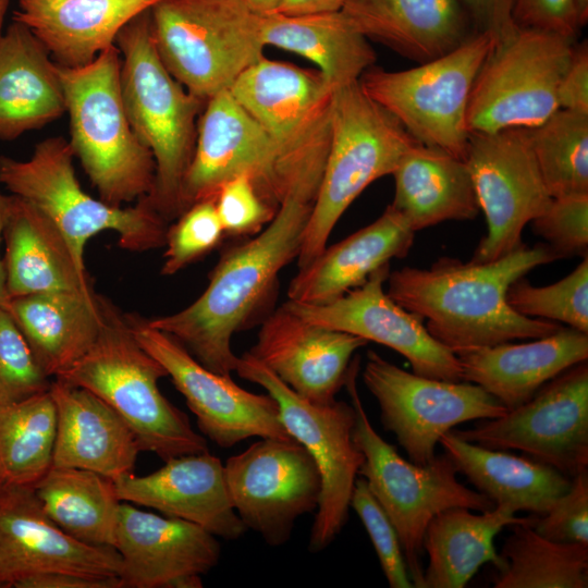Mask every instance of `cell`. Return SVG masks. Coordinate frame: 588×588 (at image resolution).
I'll return each mask as SVG.
<instances>
[{"mask_svg": "<svg viewBox=\"0 0 588 588\" xmlns=\"http://www.w3.org/2000/svg\"><path fill=\"white\" fill-rule=\"evenodd\" d=\"M560 257L546 243L523 244L488 262L442 257L429 268L390 272L387 294L427 320L429 334L454 354L514 340L539 339L563 326L525 317L506 302L510 285Z\"/></svg>", "mask_w": 588, "mask_h": 588, "instance_id": "1", "label": "cell"}, {"mask_svg": "<svg viewBox=\"0 0 588 588\" xmlns=\"http://www.w3.org/2000/svg\"><path fill=\"white\" fill-rule=\"evenodd\" d=\"M314 199L291 194L253 238L228 249L201 295L186 308L147 319L176 339L208 369L235 371L233 335L246 328L273 293L280 271L297 258Z\"/></svg>", "mask_w": 588, "mask_h": 588, "instance_id": "2", "label": "cell"}, {"mask_svg": "<svg viewBox=\"0 0 588 588\" xmlns=\"http://www.w3.org/2000/svg\"><path fill=\"white\" fill-rule=\"evenodd\" d=\"M98 303L102 323L95 343L56 378L99 396L130 426L140 450L163 462L208 451L186 414L161 393L158 381L167 371L138 343L125 314L103 295Z\"/></svg>", "mask_w": 588, "mask_h": 588, "instance_id": "3", "label": "cell"}, {"mask_svg": "<svg viewBox=\"0 0 588 588\" xmlns=\"http://www.w3.org/2000/svg\"><path fill=\"white\" fill-rule=\"evenodd\" d=\"M115 46L122 56L121 91L127 119L156 163L155 186L146 198L169 222L181 215V184L194 155L206 101L164 66L155 46L150 10L122 28Z\"/></svg>", "mask_w": 588, "mask_h": 588, "instance_id": "4", "label": "cell"}, {"mask_svg": "<svg viewBox=\"0 0 588 588\" xmlns=\"http://www.w3.org/2000/svg\"><path fill=\"white\" fill-rule=\"evenodd\" d=\"M122 56L114 45L79 68L56 63L66 113L70 145L99 198L123 207L148 196L155 186L151 151L131 127L121 91Z\"/></svg>", "mask_w": 588, "mask_h": 588, "instance_id": "5", "label": "cell"}, {"mask_svg": "<svg viewBox=\"0 0 588 588\" xmlns=\"http://www.w3.org/2000/svg\"><path fill=\"white\" fill-rule=\"evenodd\" d=\"M330 130L326 166L296 258L298 269L326 248L336 222L358 195L373 181L392 174L417 142L358 81L333 89Z\"/></svg>", "mask_w": 588, "mask_h": 588, "instance_id": "6", "label": "cell"}, {"mask_svg": "<svg viewBox=\"0 0 588 588\" xmlns=\"http://www.w3.org/2000/svg\"><path fill=\"white\" fill-rule=\"evenodd\" d=\"M359 359L352 360L344 385L355 412L353 441L364 456L358 475L384 510L399 536L408 575L424 588L422 539L429 522L450 507L490 511L495 504L457 480V470L444 453L426 465L404 460L372 427L357 391Z\"/></svg>", "mask_w": 588, "mask_h": 588, "instance_id": "7", "label": "cell"}, {"mask_svg": "<svg viewBox=\"0 0 588 588\" xmlns=\"http://www.w3.org/2000/svg\"><path fill=\"white\" fill-rule=\"evenodd\" d=\"M74 151L62 136L45 138L26 160L0 156V184L46 213L85 265L89 238L103 231L119 235L130 252H147L166 245L169 222L146 197L133 206L115 207L94 198L81 186L73 166Z\"/></svg>", "mask_w": 588, "mask_h": 588, "instance_id": "8", "label": "cell"}, {"mask_svg": "<svg viewBox=\"0 0 588 588\" xmlns=\"http://www.w3.org/2000/svg\"><path fill=\"white\" fill-rule=\"evenodd\" d=\"M150 19L164 66L205 101L264 57L261 15L245 0H160Z\"/></svg>", "mask_w": 588, "mask_h": 588, "instance_id": "9", "label": "cell"}, {"mask_svg": "<svg viewBox=\"0 0 588 588\" xmlns=\"http://www.w3.org/2000/svg\"><path fill=\"white\" fill-rule=\"evenodd\" d=\"M495 41L488 32H475L455 49L409 70L372 65L358 83L417 142L465 160L471 87Z\"/></svg>", "mask_w": 588, "mask_h": 588, "instance_id": "10", "label": "cell"}, {"mask_svg": "<svg viewBox=\"0 0 588 588\" xmlns=\"http://www.w3.org/2000/svg\"><path fill=\"white\" fill-rule=\"evenodd\" d=\"M574 39L516 27L497 41L471 87L469 133L535 127L559 108L558 87L574 52Z\"/></svg>", "mask_w": 588, "mask_h": 588, "instance_id": "11", "label": "cell"}, {"mask_svg": "<svg viewBox=\"0 0 588 588\" xmlns=\"http://www.w3.org/2000/svg\"><path fill=\"white\" fill-rule=\"evenodd\" d=\"M228 89L275 142L298 182L318 192L330 146L333 91L320 72L264 56Z\"/></svg>", "mask_w": 588, "mask_h": 588, "instance_id": "12", "label": "cell"}, {"mask_svg": "<svg viewBox=\"0 0 588 588\" xmlns=\"http://www.w3.org/2000/svg\"><path fill=\"white\" fill-rule=\"evenodd\" d=\"M238 175L248 176L275 210L291 194L316 197L298 182L275 142L224 89L206 101L199 115L194 155L180 189L181 215L197 201L215 198Z\"/></svg>", "mask_w": 588, "mask_h": 588, "instance_id": "13", "label": "cell"}, {"mask_svg": "<svg viewBox=\"0 0 588 588\" xmlns=\"http://www.w3.org/2000/svg\"><path fill=\"white\" fill-rule=\"evenodd\" d=\"M235 371L241 378L262 387L277 401L286 431L317 465L321 493L308 549L322 551L347 522L352 491L364 461L352 436L354 408L336 400L322 405L304 400L249 352L237 358Z\"/></svg>", "mask_w": 588, "mask_h": 588, "instance_id": "14", "label": "cell"}, {"mask_svg": "<svg viewBox=\"0 0 588 588\" xmlns=\"http://www.w3.org/2000/svg\"><path fill=\"white\" fill-rule=\"evenodd\" d=\"M363 380L379 405L383 428L395 436L417 465L434 458L440 438L453 427L507 412L478 384L408 372L371 350L367 352Z\"/></svg>", "mask_w": 588, "mask_h": 588, "instance_id": "15", "label": "cell"}, {"mask_svg": "<svg viewBox=\"0 0 588 588\" xmlns=\"http://www.w3.org/2000/svg\"><path fill=\"white\" fill-rule=\"evenodd\" d=\"M482 420L451 431L488 449L522 451L569 478L588 469L587 360L546 382L524 404Z\"/></svg>", "mask_w": 588, "mask_h": 588, "instance_id": "16", "label": "cell"}, {"mask_svg": "<svg viewBox=\"0 0 588 588\" xmlns=\"http://www.w3.org/2000/svg\"><path fill=\"white\" fill-rule=\"evenodd\" d=\"M465 161L487 222V233L470 260H497L524 244L525 225L547 209L552 197L541 177L526 127L469 133Z\"/></svg>", "mask_w": 588, "mask_h": 588, "instance_id": "17", "label": "cell"}, {"mask_svg": "<svg viewBox=\"0 0 588 588\" xmlns=\"http://www.w3.org/2000/svg\"><path fill=\"white\" fill-rule=\"evenodd\" d=\"M223 476L238 517L271 547L287 542L295 522L319 503V470L293 438H260L226 460Z\"/></svg>", "mask_w": 588, "mask_h": 588, "instance_id": "18", "label": "cell"}, {"mask_svg": "<svg viewBox=\"0 0 588 588\" xmlns=\"http://www.w3.org/2000/svg\"><path fill=\"white\" fill-rule=\"evenodd\" d=\"M133 334L166 369L201 433L218 446L229 449L252 437L292 438L269 394L252 393L229 375L200 364L176 339L150 327L147 319L125 314Z\"/></svg>", "mask_w": 588, "mask_h": 588, "instance_id": "19", "label": "cell"}, {"mask_svg": "<svg viewBox=\"0 0 588 588\" xmlns=\"http://www.w3.org/2000/svg\"><path fill=\"white\" fill-rule=\"evenodd\" d=\"M389 274L390 264L376 270L363 285L327 304L287 299L283 305L306 321L396 351L416 375L463 381L457 356L429 334L418 315L404 309L384 292Z\"/></svg>", "mask_w": 588, "mask_h": 588, "instance_id": "20", "label": "cell"}, {"mask_svg": "<svg viewBox=\"0 0 588 588\" xmlns=\"http://www.w3.org/2000/svg\"><path fill=\"white\" fill-rule=\"evenodd\" d=\"M121 569L115 548L68 535L46 515L33 487L0 485V585L19 587L54 572L120 577Z\"/></svg>", "mask_w": 588, "mask_h": 588, "instance_id": "21", "label": "cell"}, {"mask_svg": "<svg viewBox=\"0 0 588 588\" xmlns=\"http://www.w3.org/2000/svg\"><path fill=\"white\" fill-rule=\"evenodd\" d=\"M114 548L123 587L131 588H200L221 554L217 537L200 526L128 502L120 506Z\"/></svg>", "mask_w": 588, "mask_h": 588, "instance_id": "22", "label": "cell"}, {"mask_svg": "<svg viewBox=\"0 0 588 588\" xmlns=\"http://www.w3.org/2000/svg\"><path fill=\"white\" fill-rule=\"evenodd\" d=\"M368 341L311 323L284 305L262 322L249 353L298 396L329 404L344 385L353 355Z\"/></svg>", "mask_w": 588, "mask_h": 588, "instance_id": "23", "label": "cell"}, {"mask_svg": "<svg viewBox=\"0 0 588 588\" xmlns=\"http://www.w3.org/2000/svg\"><path fill=\"white\" fill-rule=\"evenodd\" d=\"M114 483L122 502L187 520L216 537L236 540L247 530L229 499L223 464L209 451L172 457L145 476L126 473Z\"/></svg>", "mask_w": 588, "mask_h": 588, "instance_id": "24", "label": "cell"}, {"mask_svg": "<svg viewBox=\"0 0 588 588\" xmlns=\"http://www.w3.org/2000/svg\"><path fill=\"white\" fill-rule=\"evenodd\" d=\"M49 391L57 412L52 467L91 470L113 480L132 471L142 450L130 426L110 405L58 378Z\"/></svg>", "mask_w": 588, "mask_h": 588, "instance_id": "25", "label": "cell"}, {"mask_svg": "<svg viewBox=\"0 0 588 588\" xmlns=\"http://www.w3.org/2000/svg\"><path fill=\"white\" fill-rule=\"evenodd\" d=\"M462 380L480 385L507 411L528 400L548 381L588 359V333L571 327L534 339L455 353Z\"/></svg>", "mask_w": 588, "mask_h": 588, "instance_id": "26", "label": "cell"}, {"mask_svg": "<svg viewBox=\"0 0 588 588\" xmlns=\"http://www.w3.org/2000/svg\"><path fill=\"white\" fill-rule=\"evenodd\" d=\"M415 232L391 205L369 225L326 248L298 269L287 289L289 301L321 305L363 285L391 259L404 258Z\"/></svg>", "mask_w": 588, "mask_h": 588, "instance_id": "27", "label": "cell"}, {"mask_svg": "<svg viewBox=\"0 0 588 588\" xmlns=\"http://www.w3.org/2000/svg\"><path fill=\"white\" fill-rule=\"evenodd\" d=\"M2 242L9 297L47 291L95 293L85 265L60 229L19 196L9 195Z\"/></svg>", "mask_w": 588, "mask_h": 588, "instance_id": "28", "label": "cell"}, {"mask_svg": "<svg viewBox=\"0 0 588 588\" xmlns=\"http://www.w3.org/2000/svg\"><path fill=\"white\" fill-rule=\"evenodd\" d=\"M367 39L424 63L475 32L460 0H345L340 10Z\"/></svg>", "mask_w": 588, "mask_h": 588, "instance_id": "29", "label": "cell"}, {"mask_svg": "<svg viewBox=\"0 0 588 588\" xmlns=\"http://www.w3.org/2000/svg\"><path fill=\"white\" fill-rule=\"evenodd\" d=\"M160 0H19L13 21L41 41L52 60L84 66L114 46L122 28Z\"/></svg>", "mask_w": 588, "mask_h": 588, "instance_id": "30", "label": "cell"}, {"mask_svg": "<svg viewBox=\"0 0 588 588\" xmlns=\"http://www.w3.org/2000/svg\"><path fill=\"white\" fill-rule=\"evenodd\" d=\"M65 112L56 62L28 27L13 21L0 39V139H15Z\"/></svg>", "mask_w": 588, "mask_h": 588, "instance_id": "31", "label": "cell"}, {"mask_svg": "<svg viewBox=\"0 0 588 588\" xmlns=\"http://www.w3.org/2000/svg\"><path fill=\"white\" fill-rule=\"evenodd\" d=\"M3 307L50 378L66 371L86 354L102 323L96 293L38 292L9 297Z\"/></svg>", "mask_w": 588, "mask_h": 588, "instance_id": "32", "label": "cell"}, {"mask_svg": "<svg viewBox=\"0 0 588 588\" xmlns=\"http://www.w3.org/2000/svg\"><path fill=\"white\" fill-rule=\"evenodd\" d=\"M392 175L391 206L414 232L443 221L470 220L480 210L467 162L440 148L415 142Z\"/></svg>", "mask_w": 588, "mask_h": 588, "instance_id": "33", "label": "cell"}, {"mask_svg": "<svg viewBox=\"0 0 588 588\" xmlns=\"http://www.w3.org/2000/svg\"><path fill=\"white\" fill-rule=\"evenodd\" d=\"M439 444L476 491L515 513L544 515L571 487L572 478L548 464L467 442L451 430Z\"/></svg>", "mask_w": 588, "mask_h": 588, "instance_id": "34", "label": "cell"}, {"mask_svg": "<svg viewBox=\"0 0 588 588\" xmlns=\"http://www.w3.org/2000/svg\"><path fill=\"white\" fill-rule=\"evenodd\" d=\"M467 507H450L431 518L426 527L422 549L429 558L424 569V588H463L480 566L501 559L494 547L495 536L506 526L529 524L526 517L503 505L490 511L471 513Z\"/></svg>", "mask_w": 588, "mask_h": 588, "instance_id": "35", "label": "cell"}, {"mask_svg": "<svg viewBox=\"0 0 588 588\" xmlns=\"http://www.w3.org/2000/svg\"><path fill=\"white\" fill-rule=\"evenodd\" d=\"M261 39L314 62L332 89L358 81L376 61L368 39L341 11L261 15Z\"/></svg>", "mask_w": 588, "mask_h": 588, "instance_id": "36", "label": "cell"}, {"mask_svg": "<svg viewBox=\"0 0 588 588\" xmlns=\"http://www.w3.org/2000/svg\"><path fill=\"white\" fill-rule=\"evenodd\" d=\"M33 489L46 515L68 535L86 544L114 548L122 501L113 479L86 469L51 467Z\"/></svg>", "mask_w": 588, "mask_h": 588, "instance_id": "37", "label": "cell"}, {"mask_svg": "<svg viewBox=\"0 0 588 588\" xmlns=\"http://www.w3.org/2000/svg\"><path fill=\"white\" fill-rule=\"evenodd\" d=\"M511 527L499 553L494 588L588 587V544L547 539L531 523Z\"/></svg>", "mask_w": 588, "mask_h": 588, "instance_id": "38", "label": "cell"}, {"mask_svg": "<svg viewBox=\"0 0 588 588\" xmlns=\"http://www.w3.org/2000/svg\"><path fill=\"white\" fill-rule=\"evenodd\" d=\"M56 431L49 390L0 404V485L34 487L52 467Z\"/></svg>", "mask_w": 588, "mask_h": 588, "instance_id": "39", "label": "cell"}, {"mask_svg": "<svg viewBox=\"0 0 588 588\" xmlns=\"http://www.w3.org/2000/svg\"><path fill=\"white\" fill-rule=\"evenodd\" d=\"M527 134L552 198L588 194V114L558 109Z\"/></svg>", "mask_w": 588, "mask_h": 588, "instance_id": "40", "label": "cell"}, {"mask_svg": "<svg viewBox=\"0 0 588 588\" xmlns=\"http://www.w3.org/2000/svg\"><path fill=\"white\" fill-rule=\"evenodd\" d=\"M507 304L518 314L561 321L588 333V256L559 282L535 286L524 277L506 291Z\"/></svg>", "mask_w": 588, "mask_h": 588, "instance_id": "41", "label": "cell"}, {"mask_svg": "<svg viewBox=\"0 0 588 588\" xmlns=\"http://www.w3.org/2000/svg\"><path fill=\"white\" fill-rule=\"evenodd\" d=\"M224 235L215 198L195 203L168 228L161 274L173 275L203 258Z\"/></svg>", "mask_w": 588, "mask_h": 588, "instance_id": "42", "label": "cell"}, {"mask_svg": "<svg viewBox=\"0 0 588 588\" xmlns=\"http://www.w3.org/2000/svg\"><path fill=\"white\" fill-rule=\"evenodd\" d=\"M50 379L9 311L0 306V404L46 392Z\"/></svg>", "mask_w": 588, "mask_h": 588, "instance_id": "43", "label": "cell"}, {"mask_svg": "<svg viewBox=\"0 0 588 588\" xmlns=\"http://www.w3.org/2000/svg\"><path fill=\"white\" fill-rule=\"evenodd\" d=\"M350 506L360 518L391 588H413L397 532L371 493L364 477H357Z\"/></svg>", "mask_w": 588, "mask_h": 588, "instance_id": "44", "label": "cell"}, {"mask_svg": "<svg viewBox=\"0 0 588 588\" xmlns=\"http://www.w3.org/2000/svg\"><path fill=\"white\" fill-rule=\"evenodd\" d=\"M531 222L535 234L541 236L560 259L588 255V194L552 198Z\"/></svg>", "mask_w": 588, "mask_h": 588, "instance_id": "45", "label": "cell"}, {"mask_svg": "<svg viewBox=\"0 0 588 588\" xmlns=\"http://www.w3.org/2000/svg\"><path fill=\"white\" fill-rule=\"evenodd\" d=\"M215 203L224 234L231 236L259 233L277 212L246 175L225 182L216 194Z\"/></svg>", "mask_w": 588, "mask_h": 588, "instance_id": "46", "label": "cell"}, {"mask_svg": "<svg viewBox=\"0 0 588 588\" xmlns=\"http://www.w3.org/2000/svg\"><path fill=\"white\" fill-rule=\"evenodd\" d=\"M531 527L542 537L565 543L588 544V469L572 477L569 489Z\"/></svg>", "mask_w": 588, "mask_h": 588, "instance_id": "47", "label": "cell"}, {"mask_svg": "<svg viewBox=\"0 0 588 588\" xmlns=\"http://www.w3.org/2000/svg\"><path fill=\"white\" fill-rule=\"evenodd\" d=\"M513 21L574 39L580 28L574 0H514Z\"/></svg>", "mask_w": 588, "mask_h": 588, "instance_id": "48", "label": "cell"}, {"mask_svg": "<svg viewBox=\"0 0 588 588\" xmlns=\"http://www.w3.org/2000/svg\"><path fill=\"white\" fill-rule=\"evenodd\" d=\"M558 105L588 114V47L587 41L575 46L569 64L558 87Z\"/></svg>", "mask_w": 588, "mask_h": 588, "instance_id": "49", "label": "cell"}, {"mask_svg": "<svg viewBox=\"0 0 588 588\" xmlns=\"http://www.w3.org/2000/svg\"><path fill=\"white\" fill-rule=\"evenodd\" d=\"M476 32H488L497 41L509 37L515 29L514 0H460ZM495 41V42H497Z\"/></svg>", "mask_w": 588, "mask_h": 588, "instance_id": "50", "label": "cell"}, {"mask_svg": "<svg viewBox=\"0 0 588 588\" xmlns=\"http://www.w3.org/2000/svg\"><path fill=\"white\" fill-rule=\"evenodd\" d=\"M119 576L99 577L66 572L36 575L22 581L17 588H122Z\"/></svg>", "mask_w": 588, "mask_h": 588, "instance_id": "51", "label": "cell"}, {"mask_svg": "<svg viewBox=\"0 0 588 588\" xmlns=\"http://www.w3.org/2000/svg\"><path fill=\"white\" fill-rule=\"evenodd\" d=\"M345 0H282L273 13L299 15L340 11Z\"/></svg>", "mask_w": 588, "mask_h": 588, "instance_id": "52", "label": "cell"}, {"mask_svg": "<svg viewBox=\"0 0 588 588\" xmlns=\"http://www.w3.org/2000/svg\"><path fill=\"white\" fill-rule=\"evenodd\" d=\"M9 195H4L0 188V248L2 242V232L8 210ZM9 298L8 289H7V275L3 257L0 255V306H3L7 299Z\"/></svg>", "mask_w": 588, "mask_h": 588, "instance_id": "53", "label": "cell"}, {"mask_svg": "<svg viewBox=\"0 0 588 588\" xmlns=\"http://www.w3.org/2000/svg\"><path fill=\"white\" fill-rule=\"evenodd\" d=\"M245 2L254 12L266 15L273 13L281 4L282 0H245Z\"/></svg>", "mask_w": 588, "mask_h": 588, "instance_id": "54", "label": "cell"}, {"mask_svg": "<svg viewBox=\"0 0 588 588\" xmlns=\"http://www.w3.org/2000/svg\"><path fill=\"white\" fill-rule=\"evenodd\" d=\"M578 23L584 26L588 21V0H574Z\"/></svg>", "mask_w": 588, "mask_h": 588, "instance_id": "55", "label": "cell"}, {"mask_svg": "<svg viewBox=\"0 0 588 588\" xmlns=\"http://www.w3.org/2000/svg\"><path fill=\"white\" fill-rule=\"evenodd\" d=\"M8 7H9V0H0V39L4 33L2 27H3L4 16H5Z\"/></svg>", "mask_w": 588, "mask_h": 588, "instance_id": "56", "label": "cell"}]
</instances>
